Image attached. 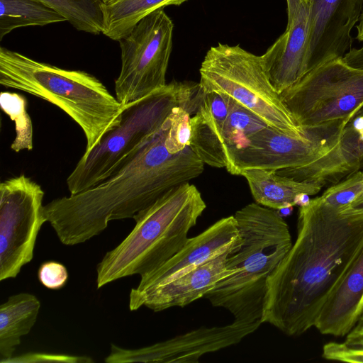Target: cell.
<instances>
[{
	"instance_id": "6da1fadb",
	"label": "cell",
	"mask_w": 363,
	"mask_h": 363,
	"mask_svg": "<svg viewBox=\"0 0 363 363\" xmlns=\"http://www.w3.org/2000/svg\"><path fill=\"white\" fill-rule=\"evenodd\" d=\"M363 248V217L311 199L299 207L296 241L269 277L262 323L288 336L315 326L329 295Z\"/></svg>"
},
{
	"instance_id": "7a4b0ae2",
	"label": "cell",
	"mask_w": 363,
	"mask_h": 363,
	"mask_svg": "<svg viewBox=\"0 0 363 363\" xmlns=\"http://www.w3.org/2000/svg\"><path fill=\"white\" fill-rule=\"evenodd\" d=\"M169 124V115L160 132L100 184L44 206L46 222L62 244L83 243L102 233L111 220L133 219L173 187L202 174L204 163L190 146L177 153L167 150Z\"/></svg>"
},
{
	"instance_id": "3957f363",
	"label": "cell",
	"mask_w": 363,
	"mask_h": 363,
	"mask_svg": "<svg viewBox=\"0 0 363 363\" xmlns=\"http://www.w3.org/2000/svg\"><path fill=\"white\" fill-rule=\"evenodd\" d=\"M239 236L226 262L234 272L219 280L204 296L224 308L234 320L261 322L269 277L292 246L289 226L274 209L251 203L234 215Z\"/></svg>"
},
{
	"instance_id": "277c9868",
	"label": "cell",
	"mask_w": 363,
	"mask_h": 363,
	"mask_svg": "<svg viewBox=\"0 0 363 363\" xmlns=\"http://www.w3.org/2000/svg\"><path fill=\"white\" fill-rule=\"evenodd\" d=\"M0 84L42 99L65 112L85 135L84 153L118 125L124 106L92 74L38 62L3 47Z\"/></svg>"
},
{
	"instance_id": "5b68a950",
	"label": "cell",
	"mask_w": 363,
	"mask_h": 363,
	"mask_svg": "<svg viewBox=\"0 0 363 363\" xmlns=\"http://www.w3.org/2000/svg\"><path fill=\"white\" fill-rule=\"evenodd\" d=\"M206 208L189 182L173 187L133 219L130 233L108 251L96 267V286L138 274L145 276L176 255Z\"/></svg>"
},
{
	"instance_id": "8992f818",
	"label": "cell",
	"mask_w": 363,
	"mask_h": 363,
	"mask_svg": "<svg viewBox=\"0 0 363 363\" xmlns=\"http://www.w3.org/2000/svg\"><path fill=\"white\" fill-rule=\"evenodd\" d=\"M202 96L199 83L172 82L124 105L118 125L83 154L67 178L70 194L100 184L122 168L160 132L174 107L195 114Z\"/></svg>"
},
{
	"instance_id": "52a82bcc",
	"label": "cell",
	"mask_w": 363,
	"mask_h": 363,
	"mask_svg": "<svg viewBox=\"0 0 363 363\" xmlns=\"http://www.w3.org/2000/svg\"><path fill=\"white\" fill-rule=\"evenodd\" d=\"M200 86L205 93L228 95L267 125L286 134L309 135L289 112L265 72L261 55L240 45L218 43L207 51L199 69Z\"/></svg>"
},
{
	"instance_id": "ba28073f",
	"label": "cell",
	"mask_w": 363,
	"mask_h": 363,
	"mask_svg": "<svg viewBox=\"0 0 363 363\" xmlns=\"http://www.w3.org/2000/svg\"><path fill=\"white\" fill-rule=\"evenodd\" d=\"M297 124L306 131L344 128L363 108V69L343 57L309 71L280 94Z\"/></svg>"
},
{
	"instance_id": "9c48e42d",
	"label": "cell",
	"mask_w": 363,
	"mask_h": 363,
	"mask_svg": "<svg viewBox=\"0 0 363 363\" xmlns=\"http://www.w3.org/2000/svg\"><path fill=\"white\" fill-rule=\"evenodd\" d=\"M173 28L171 18L159 9L142 18L119 40L121 68L115 80V93L123 105L167 84Z\"/></svg>"
},
{
	"instance_id": "30bf717a",
	"label": "cell",
	"mask_w": 363,
	"mask_h": 363,
	"mask_svg": "<svg viewBox=\"0 0 363 363\" xmlns=\"http://www.w3.org/2000/svg\"><path fill=\"white\" fill-rule=\"evenodd\" d=\"M44 194L41 186L23 174L0 184V281L16 277L32 260L46 222Z\"/></svg>"
},
{
	"instance_id": "8fae6325",
	"label": "cell",
	"mask_w": 363,
	"mask_h": 363,
	"mask_svg": "<svg viewBox=\"0 0 363 363\" xmlns=\"http://www.w3.org/2000/svg\"><path fill=\"white\" fill-rule=\"evenodd\" d=\"M342 130H312L299 138L267 125L250 136L247 145L235 153L230 174L240 175L250 169L277 171L308 165L338 143Z\"/></svg>"
},
{
	"instance_id": "7c38bea8",
	"label": "cell",
	"mask_w": 363,
	"mask_h": 363,
	"mask_svg": "<svg viewBox=\"0 0 363 363\" xmlns=\"http://www.w3.org/2000/svg\"><path fill=\"white\" fill-rule=\"evenodd\" d=\"M261 324L234 320L222 326H202L138 349H125L111 344L110 353L104 360L106 363H197L205 354L239 343Z\"/></svg>"
},
{
	"instance_id": "4fadbf2b",
	"label": "cell",
	"mask_w": 363,
	"mask_h": 363,
	"mask_svg": "<svg viewBox=\"0 0 363 363\" xmlns=\"http://www.w3.org/2000/svg\"><path fill=\"white\" fill-rule=\"evenodd\" d=\"M308 38L306 73L333 59L343 57L352 48V30L359 23L363 0H306Z\"/></svg>"
},
{
	"instance_id": "5bb4252c",
	"label": "cell",
	"mask_w": 363,
	"mask_h": 363,
	"mask_svg": "<svg viewBox=\"0 0 363 363\" xmlns=\"http://www.w3.org/2000/svg\"><path fill=\"white\" fill-rule=\"evenodd\" d=\"M230 248L165 284L143 290L133 288L129 294V309L133 311L145 306L159 312L184 307L203 298L219 280L234 272L226 267Z\"/></svg>"
},
{
	"instance_id": "9a60e30c",
	"label": "cell",
	"mask_w": 363,
	"mask_h": 363,
	"mask_svg": "<svg viewBox=\"0 0 363 363\" xmlns=\"http://www.w3.org/2000/svg\"><path fill=\"white\" fill-rule=\"evenodd\" d=\"M239 236L234 216L223 218L198 235L164 264L140 277L135 287L143 290L165 284L229 250Z\"/></svg>"
},
{
	"instance_id": "2e32d148",
	"label": "cell",
	"mask_w": 363,
	"mask_h": 363,
	"mask_svg": "<svg viewBox=\"0 0 363 363\" xmlns=\"http://www.w3.org/2000/svg\"><path fill=\"white\" fill-rule=\"evenodd\" d=\"M308 18L307 2L300 0L296 13L285 31L261 55L267 75L279 94L306 74Z\"/></svg>"
},
{
	"instance_id": "e0dca14e",
	"label": "cell",
	"mask_w": 363,
	"mask_h": 363,
	"mask_svg": "<svg viewBox=\"0 0 363 363\" xmlns=\"http://www.w3.org/2000/svg\"><path fill=\"white\" fill-rule=\"evenodd\" d=\"M363 313V248L324 304L315 328L323 335L346 336Z\"/></svg>"
},
{
	"instance_id": "ac0fdd59",
	"label": "cell",
	"mask_w": 363,
	"mask_h": 363,
	"mask_svg": "<svg viewBox=\"0 0 363 363\" xmlns=\"http://www.w3.org/2000/svg\"><path fill=\"white\" fill-rule=\"evenodd\" d=\"M231 99L226 94L205 93L196 113L190 118L189 146L199 159L209 166L226 167L220 133L228 116Z\"/></svg>"
},
{
	"instance_id": "d6986e66",
	"label": "cell",
	"mask_w": 363,
	"mask_h": 363,
	"mask_svg": "<svg viewBox=\"0 0 363 363\" xmlns=\"http://www.w3.org/2000/svg\"><path fill=\"white\" fill-rule=\"evenodd\" d=\"M363 169V143L347 123L341 130L338 143L328 153L302 168L303 177L324 186L335 184Z\"/></svg>"
},
{
	"instance_id": "ffe728a7",
	"label": "cell",
	"mask_w": 363,
	"mask_h": 363,
	"mask_svg": "<svg viewBox=\"0 0 363 363\" xmlns=\"http://www.w3.org/2000/svg\"><path fill=\"white\" fill-rule=\"evenodd\" d=\"M256 203L274 210L296 205L301 194H318L323 186L316 182H298L278 174L275 170L250 169L241 172Z\"/></svg>"
},
{
	"instance_id": "44dd1931",
	"label": "cell",
	"mask_w": 363,
	"mask_h": 363,
	"mask_svg": "<svg viewBox=\"0 0 363 363\" xmlns=\"http://www.w3.org/2000/svg\"><path fill=\"white\" fill-rule=\"evenodd\" d=\"M40 302L33 294L12 295L0 306V362L13 357L21 337L34 326Z\"/></svg>"
},
{
	"instance_id": "7402d4cb",
	"label": "cell",
	"mask_w": 363,
	"mask_h": 363,
	"mask_svg": "<svg viewBox=\"0 0 363 363\" xmlns=\"http://www.w3.org/2000/svg\"><path fill=\"white\" fill-rule=\"evenodd\" d=\"M187 0H110L102 1V34L119 41L152 12L167 6H179Z\"/></svg>"
},
{
	"instance_id": "603a6c76",
	"label": "cell",
	"mask_w": 363,
	"mask_h": 363,
	"mask_svg": "<svg viewBox=\"0 0 363 363\" xmlns=\"http://www.w3.org/2000/svg\"><path fill=\"white\" fill-rule=\"evenodd\" d=\"M267 125L253 113L231 99L230 108L220 133V142L230 173L235 153L245 147L250 136Z\"/></svg>"
},
{
	"instance_id": "cb8c5ba5",
	"label": "cell",
	"mask_w": 363,
	"mask_h": 363,
	"mask_svg": "<svg viewBox=\"0 0 363 363\" xmlns=\"http://www.w3.org/2000/svg\"><path fill=\"white\" fill-rule=\"evenodd\" d=\"M0 40L15 28L67 21L36 0H0Z\"/></svg>"
},
{
	"instance_id": "d4e9b609",
	"label": "cell",
	"mask_w": 363,
	"mask_h": 363,
	"mask_svg": "<svg viewBox=\"0 0 363 363\" xmlns=\"http://www.w3.org/2000/svg\"><path fill=\"white\" fill-rule=\"evenodd\" d=\"M66 18L76 29L92 34L102 33L103 0H36Z\"/></svg>"
},
{
	"instance_id": "484cf974",
	"label": "cell",
	"mask_w": 363,
	"mask_h": 363,
	"mask_svg": "<svg viewBox=\"0 0 363 363\" xmlns=\"http://www.w3.org/2000/svg\"><path fill=\"white\" fill-rule=\"evenodd\" d=\"M0 104L2 111L14 121L16 137L11 149L16 152L33 149V125L27 111V100L21 94L1 91Z\"/></svg>"
},
{
	"instance_id": "4316f807",
	"label": "cell",
	"mask_w": 363,
	"mask_h": 363,
	"mask_svg": "<svg viewBox=\"0 0 363 363\" xmlns=\"http://www.w3.org/2000/svg\"><path fill=\"white\" fill-rule=\"evenodd\" d=\"M363 194V172L359 170L330 186L320 197L340 211Z\"/></svg>"
},
{
	"instance_id": "83f0119b",
	"label": "cell",
	"mask_w": 363,
	"mask_h": 363,
	"mask_svg": "<svg viewBox=\"0 0 363 363\" xmlns=\"http://www.w3.org/2000/svg\"><path fill=\"white\" fill-rule=\"evenodd\" d=\"M191 116V113L182 106L174 107L169 114L170 124L165 145L171 153H177L189 146Z\"/></svg>"
},
{
	"instance_id": "f1b7e54d",
	"label": "cell",
	"mask_w": 363,
	"mask_h": 363,
	"mask_svg": "<svg viewBox=\"0 0 363 363\" xmlns=\"http://www.w3.org/2000/svg\"><path fill=\"white\" fill-rule=\"evenodd\" d=\"M69 277L66 267L56 261H47L40 264L38 270V278L45 288L52 290L65 286Z\"/></svg>"
},
{
	"instance_id": "f546056e",
	"label": "cell",
	"mask_w": 363,
	"mask_h": 363,
	"mask_svg": "<svg viewBox=\"0 0 363 363\" xmlns=\"http://www.w3.org/2000/svg\"><path fill=\"white\" fill-rule=\"evenodd\" d=\"M322 356L331 361L363 363V348L352 347L344 342H330L324 345Z\"/></svg>"
},
{
	"instance_id": "4dcf8cb0",
	"label": "cell",
	"mask_w": 363,
	"mask_h": 363,
	"mask_svg": "<svg viewBox=\"0 0 363 363\" xmlns=\"http://www.w3.org/2000/svg\"><path fill=\"white\" fill-rule=\"evenodd\" d=\"M62 362L74 363L93 362L89 357L72 356L66 354H53L40 352H29L18 357H12L6 359L4 363L11 362Z\"/></svg>"
},
{
	"instance_id": "1f68e13d",
	"label": "cell",
	"mask_w": 363,
	"mask_h": 363,
	"mask_svg": "<svg viewBox=\"0 0 363 363\" xmlns=\"http://www.w3.org/2000/svg\"><path fill=\"white\" fill-rule=\"evenodd\" d=\"M344 342L352 347L363 348V313L356 325L346 335Z\"/></svg>"
},
{
	"instance_id": "d6a6232c",
	"label": "cell",
	"mask_w": 363,
	"mask_h": 363,
	"mask_svg": "<svg viewBox=\"0 0 363 363\" xmlns=\"http://www.w3.org/2000/svg\"><path fill=\"white\" fill-rule=\"evenodd\" d=\"M340 212L344 216L363 217V194Z\"/></svg>"
},
{
	"instance_id": "836d02e7",
	"label": "cell",
	"mask_w": 363,
	"mask_h": 363,
	"mask_svg": "<svg viewBox=\"0 0 363 363\" xmlns=\"http://www.w3.org/2000/svg\"><path fill=\"white\" fill-rule=\"evenodd\" d=\"M300 0H286L287 6V25L293 20L298 9Z\"/></svg>"
},
{
	"instance_id": "e575fe53",
	"label": "cell",
	"mask_w": 363,
	"mask_h": 363,
	"mask_svg": "<svg viewBox=\"0 0 363 363\" xmlns=\"http://www.w3.org/2000/svg\"><path fill=\"white\" fill-rule=\"evenodd\" d=\"M359 111H360L362 113H363V108H362Z\"/></svg>"
},
{
	"instance_id": "d590c367",
	"label": "cell",
	"mask_w": 363,
	"mask_h": 363,
	"mask_svg": "<svg viewBox=\"0 0 363 363\" xmlns=\"http://www.w3.org/2000/svg\"><path fill=\"white\" fill-rule=\"evenodd\" d=\"M110 0H103L104 2L108 1Z\"/></svg>"
}]
</instances>
